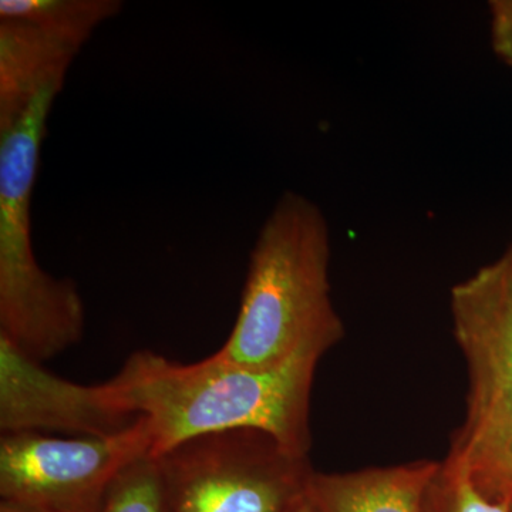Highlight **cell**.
Returning a JSON list of instances; mask_svg holds the SVG:
<instances>
[{
	"label": "cell",
	"mask_w": 512,
	"mask_h": 512,
	"mask_svg": "<svg viewBox=\"0 0 512 512\" xmlns=\"http://www.w3.org/2000/svg\"><path fill=\"white\" fill-rule=\"evenodd\" d=\"M343 336L345 330L320 333L284 362L264 369L231 365L212 355L183 365L140 350L106 386L121 410L150 423L153 457L194 437L238 429L265 431L289 450L309 456L316 369Z\"/></svg>",
	"instance_id": "cell-1"
},
{
	"label": "cell",
	"mask_w": 512,
	"mask_h": 512,
	"mask_svg": "<svg viewBox=\"0 0 512 512\" xmlns=\"http://www.w3.org/2000/svg\"><path fill=\"white\" fill-rule=\"evenodd\" d=\"M328 218L311 198L285 191L249 255L241 306L215 359L252 369L279 365L306 340L345 330L330 286Z\"/></svg>",
	"instance_id": "cell-2"
},
{
	"label": "cell",
	"mask_w": 512,
	"mask_h": 512,
	"mask_svg": "<svg viewBox=\"0 0 512 512\" xmlns=\"http://www.w3.org/2000/svg\"><path fill=\"white\" fill-rule=\"evenodd\" d=\"M62 86H50L15 126L0 131V338L45 363L83 339L76 282L47 274L32 242V194L47 120Z\"/></svg>",
	"instance_id": "cell-3"
},
{
	"label": "cell",
	"mask_w": 512,
	"mask_h": 512,
	"mask_svg": "<svg viewBox=\"0 0 512 512\" xmlns=\"http://www.w3.org/2000/svg\"><path fill=\"white\" fill-rule=\"evenodd\" d=\"M171 512H285L313 468L265 431L204 434L157 457Z\"/></svg>",
	"instance_id": "cell-4"
},
{
	"label": "cell",
	"mask_w": 512,
	"mask_h": 512,
	"mask_svg": "<svg viewBox=\"0 0 512 512\" xmlns=\"http://www.w3.org/2000/svg\"><path fill=\"white\" fill-rule=\"evenodd\" d=\"M146 417L106 437L49 436L35 431L0 437V498L39 512H99L117 474L150 454Z\"/></svg>",
	"instance_id": "cell-5"
},
{
	"label": "cell",
	"mask_w": 512,
	"mask_h": 512,
	"mask_svg": "<svg viewBox=\"0 0 512 512\" xmlns=\"http://www.w3.org/2000/svg\"><path fill=\"white\" fill-rule=\"evenodd\" d=\"M137 420L113 402L106 383L86 386L62 379L0 338L2 434L59 431L76 437H106Z\"/></svg>",
	"instance_id": "cell-6"
},
{
	"label": "cell",
	"mask_w": 512,
	"mask_h": 512,
	"mask_svg": "<svg viewBox=\"0 0 512 512\" xmlns=\"http://www.w3.org/2000/svg\"><path fill=\"white\" fill-rule=\"evenodd\" d=\"M450 315L470 386L512 387V269L504 256L451 288Z\"/></svg>",
	"instance_id": "cell-7"
},
{
	"label": "cell",
	"mask_w": 512,
	"mask_h": 512,
	"mask_svg": "<svg viewBox=\"0 0 512 512\" xmlns=\"http://www.w3.org/2000/svg\"><path fill=\"white\" fill-rule=\"evenodd\" d=\"M447 456L484 498L511 507L512 387H468L466 419L454 431Z\"/></svg>",
	"instance_id": "cell-8"
},
{
	"label": "cell",
	"mask_w": 512,
	"mask_h": 512,
	"mask_svg": "<svg viewBox=\"0 0 512 512\" xmlns=\"http://www.w3.org/2000/svg\"><path fill=\"white\" fill-rule=\"evenodd\" d=\"M82 46L22 20H0V131L15 126L50 86H64Z\"/></svg>",
	"instance_id": "cell-9"
},
{
	"label": "cell",
	"mask_w": 512,
	"mask_h": 512,
	"mask_svg": "<svg viewBox=\"0 0 512 512\" xmlns=\"http://www.w3.org/2000/svg\"><path fill=\"white\" fill-rule=\"evenodd\" d=\"M439 463L414 460L346 473L313 471L306 498L315 512H423Z\"/></svg>",
	"instance_id": "cell-10"
},
{
	"label": "cell",
	"mask_w": 512,
	"mask_h": 512,
	"mask_svg": "<svg viewBox=\"0 0 512 512\" xmlns=\"http://www.w3.org/2000/svg\"><path fill=\"white\" fill-rule=\"evenodd\" d=\"M121 9L119 0H2L0 20L33 23L83 47Z\"/></svg>",
	"instance_id": "cell-11"
},
{
	"label": "cell",
	"mask_w": 512,
	"mask_h": 512,
	"mask_svg": "<svg viewBox=\"0 0 512 512\" xmlns=\"http://www.w3.org/2000/svg\"><path fill=\"white\" fill-rule=\"evenodd\" d=\"M99 512H171L157 457L128 464L110 484Z\"/></svg>",
	"instance_id": "cell-12"
},
{
	"label": "cell",
	"mask_w": 512,
	"mask_h": 512,
	"mask_svg": "<svg viewBox=\"0 0 512 512\" xmlns=\"http://www.w3.org/2000/svg\"><path fill=\"white\" fill-rule=\"evenodd\" d=\"M423 512H511L478 493L454 458L441 460L424 495Z\"/></svg>",
	"instance_id": "cell-13"
},
{
	"label": "cell",
	"mask_w": 512,
	"mask_h": 512,
	"mask_svg": "<svg viewBox=\"0 0 512 512\" xmlns=\"http://www.w3.org/2000/svg\"><path fill=\"white\" fill-rule=\"evenodd\" d=\"M490 42L501 62L512 67V0H493L488 3Z\"/></svg>",
	"instance_id": "cell-14"
},
{
	"label": "cell",
	"mask_w": 512,
	"mask_h": 512,
	"mask_svg": "<svg viewBox=\"0 0 512 512\" xmlns=\"http://www.w3.org/2000/svg\"><path fill=\"white\" fill-rule=\"evenodd\" d=\"M0 512H39L32 508L23 507V505L10 503V501H0Z\"/></svg>",
	"instance_id": "cell-15"
},
{
	"label": "cell",
	"mask_w": 512,
	"mask_h": 512,
	"mask_svg": "<svg viewBox=\"0 0 512 512\" xmlns=\"http://www.w3.org/2000/svg\"><path fill=\"white\" fill-rule=\"evenodd\" d=\"M285 512H315V510H313L312 505L309 504L308 498H306L305 495V497L296 501V503L293 504L292 507H289Z\"/></svg>",
	"instance_id": "cell-16"
},
{
	"label": "cell",
	"mask_w": 512,
	"mask_h": 512,
	"mask_svg": "<svg viewBox=\"0 0 512 512\" xmlns=\"http://www.w3.org/2000/svg\"><path fill=\"white\" fill-rule=\"evenodd\" d=\"M503 256L505 261L508 262V265H510V268L512 269V242Z\"/></svg>",
	"instance_id": "cell-17"
},
{
	"label": "cell",
	"mask_w": 512,
	"mask_h": 512,
	"mask_svg": "<svg viewBox=\"0 0 512 512\" xmlns=\"http://www.w3.org/2000/svg\"><path fill=\"white\" fill-rule=\"evenodd\" d=\"M510 510H511V512H512V505H511V507H510Z\"/></svg>",
	"instance_id": "cell-18"
}]
</instances>
